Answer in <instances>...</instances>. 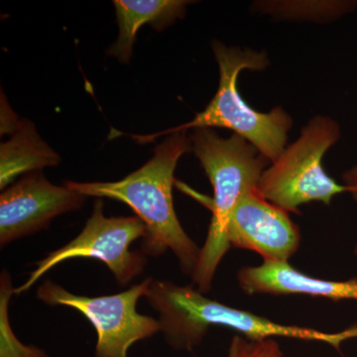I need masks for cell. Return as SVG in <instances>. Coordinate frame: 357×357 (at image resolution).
Here are the masks:
<instances>
[{"label":"cell","mask_w":357,"mask_h":357,"mask_svg":"<svg viewBox=\"0 0 357 357\" xmlns=\"http://www.w3.org/2000/svg\"><path fill=\"white\" fill-rule=\"evenodd\" d=\"M191 150V137L187 131L171 133L155 148L153 157L145 165L121 181H68L65 185L86 198H109L128 204L146 227L141 243L142 252L159 256L170 249L178 258L181 270L192 276L202 249L178 222L172 195L174 173L178 160Z\"/></svg>","instance_id":"6da1fadb"},{"label":"cell","mask_w":357,"mask_h":357,"mask_svg":"<svg viewBox=\"0 0 357 357\" xmlns=\"http://www.w3.org/2000/svg\"><path fill=\"white\" fill-rule=\"evenodd\" d=\"M145 298L159 314V323L167 342L176 349L192 351L213 326H225L249 340L276 337L326 342L340 349L344 340L357 337V326L340 333H324L302 326L275 323L243 310L204 297L199 289L178 286L173 282L152 280Z\"/></svg>","instance_id":"7a4b0ae2"},{"label":"cell","mask_w":357,"mask_h":357,"mask_svg":"<svg viewBox=\"0 0 357 357\" xmlns=\"http://www.w3.org/2000/svg\"><path fill=\"white\" fill-rule=\"evenodd\" d=\"M191 142L213 188L210 229L192 276L199 290L206 293L223 256L231 248L227 236L230 215L244 195L257 189L268 160L234 133L223 138L211 128L194 129Z\"/></svg>","instance_id":"3957f363"},{"label":"cell","mask_w":357,"mask_h":357,"mask_svg":"<svg viewBox=\"0 0 357 357\" xmlns=\"http://www.w3.org/2000/svg\"><path fill=\"white\" fill-rule=\"evenodd\" d=\"M220 70L217 93L208 107L192 121L176 128L148 135H130L138 143L152 142L162 135L198 128H227L252 144L269 162H273L285 150L292 117L282 107L268 114L256 112L241 98L237 79L244 70H261L269 65L265 52L227 47L222 42L213 44Z\"/></svg>","instance_id":"277c9868"},{"label":"cell","mask_w":357,"mask_h":357,"mask_svg":"<svg viewBox=\"0 0 357 357\" xmlns=\"http://www.w3.org/2000/svg\"><path fill=\"white\" fill-rule=\"evenodd\" d=\"M340 136L337 121L323 115L314 117L300 137L265 169L257 191L287 213H298L301 206L311 202L330 204L335 196L347 192L323 166L324 156Z\"/></svg>","instance_id":"5b68a950"},{"label":"cell","mask_w":357,"mask_h":357,"mask_svg":"<svg viewBox=\"0 0 357 357\" xmlns=\"http://www.w3.org/2000/svg\"><path fill=\"white\" fill-rule=\"evenodd\" d=\"M152 280L150 277L124 292L100 297L75 295L46 280L37 290V298L48 306L77 310L91 321L98 333L95 357H128L135 342L161 332L158 319L136 310Z\"/></svg>","instance_id":"8992f818"},{"label":"cell","mask_w":357,"mask_h":357,"mask_svg":"<svg viewBox=\"0 0 357 357\" xmlns=\"http://www.w3.org/2000/svg\"><path fill=\"white\" fill-rule=\"evenodd\" d=\"M145 232L144 222L138 217H105L102 201L98 199L81 234L37 262L27 281L15 289V294L27 292L47 272L60 263L75 258L102 261L119 285H128L142 273L147 263L144 253L130 249L134 241L144 237Z\"/></svg>","instance_id":"52a82bcc"},{"label":"cell","mask_w":357,"mask_h":357,"mask_svg":"<svg viewBox=\"0 0 357 357\" xmlns=\"http://www.w3.org/2000/svg\"><path fill=\"white\" fill-rule=\"evenodd\" d=\"M86 197L49 182L41 171L23 176L0 196V244L46 229L54 218L81 208Z\"/></svg>","instance_id":"ba28073f"},{"label":"cell","mask_w":357,"mask_h":357,"mask_svg":"<svg viewBox=\"0 0 357 357\" xmlns=\"http://www.w3.org/2000/svg\"><path fill=\"white\" fill-rule=\"evenodd\" d=\"M227 236L230 246L255 251L270 262H288L301 241L300 230L287 211L263 198L257 189L236 204Z\"/></svg>","instance_id":"9c48e42d"},{"label":"cell","mask_w":357,"mask_h":357,"mask_svg":"<svg viewBox=\"0 0 357 357\" xmlns=\"http://www.w3.org/2000/svg\"><path fill=\"white\" fill-rule=\"evenodd\" d=\"M189 3L191 2L185 0H115L119 35L107 55L119 62L128 63L141 26L149 24L156 30L165 29L178 18L184 17Z\"/></svg>","instance_id":"30bf717a"},{"label":"cell","mask_w":357,"mask_h":357,"mask_svg":"<svg viewBox=\"0 0 357 357\" xmlns=\"http://www.w3.org/2000/svg\"><path fill=\"white\" fill-rule=\"evenodd\" d=\"M13 135L0 146V188L21 175L38 172L46 167L57 166L61 157L41 137L32 122L20 121Z\"/></svg>","instance_id":"8fae6325"},{"label":"cell","mask_w":357,"mask_h":357,"mask_svg":"<svg viewBox=\"0 0 357 357\" xmlns=\"http://www.w3.org/2000/svg\"><path fill=\"white\" fill-rule=\"evenodd\" d=\"M15 289L8 272L0 278V357H48L46 352L34 345H26L18 340L9 321L8 306Z\"/></svg>","instance_id":"7c38bea8"},{"label":"cell","mask_w":357,"mask_h":357,"mask_svg":"<svg viewBox=\"0 0 357 357\" xmlns=\"http://www.w3.org/2000/svg\"><path fill=\"white\" fill-rule=\"evenodd\" d=\"M356 2L347 1H283L260 2L258 8L266 13L287 18H307V20H326L342 15L354 6Z\"/></svg>","instance_id":"4fadbf2b"},{"label":"cell","mask_w":357,"mask_h":357,"mask_svg":"<svg viewBox=\"0 0 357 357\" xmlns=\"http://www.w3.org/2000/svg\"><path fill=\"white\" fill-rule=\"evenodd\" d=\"M227 357H284L278 342L273 338L249 340L236 335L232 338Z\"/></svg>","instance_id":"5bb4252c"},{"label":"cell","mask_w":357,"mask_h":357,"mask_svg":"<svg viewBox=\"0 0 357 357\" xmlns=\"http://www.w3.org/2000/svg\"><path fill=\"white\" fill-rule=\"evenodd\" d=\"M342 178H344V187L347 188V192H351L352 197L357 201V166L347 171Z\"/></svg>","instance_id":"9a60e30c"}]
</instances>
